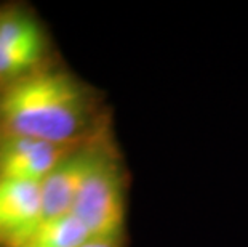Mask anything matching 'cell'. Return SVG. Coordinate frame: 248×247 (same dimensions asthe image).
Masks as SVG:
<instances>
[{
    "label": "cell",
    "instance_id": "ba28073f",
    "mask_svg": "<svg viewBox=\"0 0 248 247\" xmlns=\"http://www.w3.org/2000/svg\"><path fill=\"white\" fill-rule=\"evenodd\" d=\"M124 236H112V238H90L80 247H122Z\"/></svg>",
    "mask_w": 248,
    "mask_h": 247
},
{
    "label": "cell",
    "instance_id": "277c9868",
    "mask_svg": "<svg viewBox=\"0 0 248 247\" xmlns=\"http://www.w3.org/2000/svg\"><path fill=\"white\" fill-rule=\"evenodd\" d=\"M42 222L40 183L0 180V236L24 247Z\"/></svg>",
    "mask_w": 248,
    "mask_h": 247
},
{
    "label": "cell",
    "instance_id": "3957f363",
    "mask_svg": "<svg viewBox=\"0 0 248 247\" xmlns=\"http://www.w3.org/2000/svg\"><path fill=\"white\" fill-rule=\"evenodd\" d=\"M74 145H55L18 135L0 141V180H42L74 151Z\"/></svg>",
    "mask_w": 248,
    "mask_h": 247
},
{
    "label": "cell",
    "instance_id": "52a82bcc",
    "mask_svg": "<svg viewBox=\"0 0 248 247\" xmlns=\"http://www.w3.org/2000/svg\"><path fill=\"white\" fill-rule=\"evenodd\" d=\"M0 50H29L42 53L44 39L39 24L21 12L0 15Z\"/></svg>",
    "mask_w": 248,
    "mask_h": 247
},
{
    "label": "cell",
    "instance_id": "6da1fadb",
    "mask_svg": "<svg viewBox=\"0 0 248 247\" xmlns=\"http://www.w3.org/2000/svg\"><path fill=\"white\" fill-rule=\"evenodd\" d=\"M88 117V95L80 82L66 72L26 74L0 97V122L7 135L74 145Z\"/></svg>",
    "mask_w": 248,
    "mask_h": 247
},
{
    "label": "cell",
    "instance_id": "5b68a950",
    "mask_svg": "<svg viewBox=\"0 0 248 247\" xmlns=\"http://www.w3.org/2000/svg\"><path fill=\"white\" fill-rule=\"evenodd\" d=\"M96 148L69 152L40 183L44 222L72 212L78 191L92 167Z\"/></svg>",
    "mask_w": 248,
    "mask_h": 247
},
{
    "label": "cell",
    "instance_id": "8992f818",
    "mask_svg": "<svg viewBox=\"0 0 248 247\" xmlns=\"http://www.w3.org/2000/svg\"><path fill=\"white\" fill-rule=\"evenodd\" d=\"M92 238L88 228L72 212L42 222L24 247H80Z\"/></svg>",
    "mask_w": 248,
    "mask_h": 247
},
{
    "label": "cell",
    "instance_id": "7a4b0ae2",
    "mask_svg": "<svg viewBox=\"0 0 248 247\" xmlns=\"http://www.w3.org/2000/svg\"><path fill=\"white\" fill-rule=\"evenodd\" d=\"M72 214L82 220L92 238L122 236L126 214L124 173L106 149L96 148Z\"/></svg>",
    "mask_w": 248,
    "mask_h": 247
}]
</instances>
